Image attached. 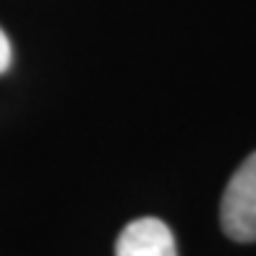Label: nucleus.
Instances as JSON below:
<instances>
[{"mask_svg": "<svg viewBox=\"0 0 256 256\" xmlns=\"http://www.w3.org/2000/svg\"><path fill=\"white\" fill-rule=\"evenodd\" d=\"M220 222L232 240H256V152L243 160L240 168L232 172L222 194Z\"/></svg>", "mask_w": 256, "mask_h": 256, "instance_id": "1", "label": "nucleus"}, {"mask_svg": "<svg viewBox=\"0 0 256 256\" xmlns=\"http://www.w3.org/2000/svg\"><path fill=\"white\" fill-rule=\"evenodd\" d=\"M115 256H178V246L162 220L142 217L120 230Z\"/></svg>", "mask_w": 256, "mask_h": 256, "instance_id": "2", "label": "nucleus"}, {"mask_svg": "<svg viewBox=\"0 0 256 256\" xmlns=\"http://www.w3.org/2000/svg\"><path fill=\"white\" fill-rule=\"evenodd\" d=\"M14 60V50H10V40L6 37V32L0 29V74H6Z\"/></svg>", "mask_w": 256, "mask_h": 256, "instance_id": "3", "label": "nucleus"}]
</instances>
